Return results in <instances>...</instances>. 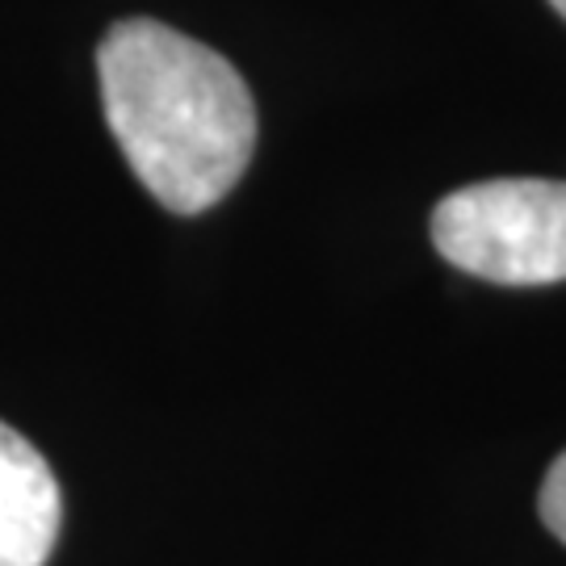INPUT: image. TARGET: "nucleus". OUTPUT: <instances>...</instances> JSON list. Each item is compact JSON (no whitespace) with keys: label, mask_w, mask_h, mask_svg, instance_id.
Segmentation results:
<instances>
[{"label":"nucleus","mask_w":566,"mask_h":566,"mask_svg":"<svg viewBox=\"0 0 566 566\" xmlns=\"http://www.w3.org/2000/svg\"><path fill=\"white\" fill-rule=\"evenodd\" d=\"M105 122L147 193L202 214L240 185L256 151L243 76L206 42L151 18L118 21L97 46Z\"/></svg>","instance_id":"1"},{"label":"nucleus","mask_w":566,"mask_h":566,"mask_svg":"<svg viewBox=\"0 0 566 566\" xmlns=\"http://www.w3.org/2000/svg\"><path fill=\"white\" fill-rule=\"evenodd\" d=\"M428 231L449 264L483 282H566V181L504 177L465 185L432 210Z\"/></svg>","instance_id":"2"},{"label":"nucleus","mask_w":566,"mask_h":566,"mask_svg":"<svg viewBox=\"0 0 566 566\" xmlns=\"http://www.w3.org/2000/svg\"><path fill=\"white\" fill-rule=\"evenodd\" d=\"M60 525L63 495L55 470L18 428L0 420V566H46Z\"/></svg>","instance_id":"3"},{"label":"nucleus","mask_w":566,"mask_h":566,"mask_svg":"<svg viewBox=\"0 0 566 566\" xmlns=\"http://www.w3.org/2000/svg\"><path fill=\"white\" fill-rule=\"evenodd\" d=\"M537 507H542V521H546V528L566 546V453H558V462L549 465Z\"/></svg>","instance_id":"4"},{"label":"nucleus","mask_w":566,"mask_h":566,"mask_svg":"<svg viewBox=\"0 0 566 566\" xmlns=\"http://www.w3.org/2000/svg\"><path fill=\"white\" fill-rule=\"evenodd\" d=\"M549 4H554V9H558V13L566 18V0H549Z\"/></svg>","instance_id":"5"}]
</instances>
